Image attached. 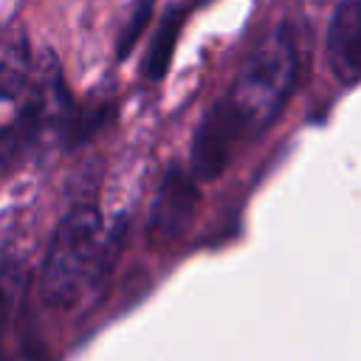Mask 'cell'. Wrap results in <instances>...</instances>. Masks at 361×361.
I'll return each mask as SVG.
<instances>
[{
	"label": "cell",
	"mask_w": 361,
	"mask_h": 361,
	"mask_svg": "<svg viewBox=\"0 0 361 361\" xmlns=\"http://www.w3.org/2000/svg\"><path fill=\"white\" fill-rule=\"evenodd\" d=\"M20 290H23V268L14 257H3L0 259V338L6 324L11 322Z\"/></svg>",
	"instance_id": "ba28073f"
},
{
	"label": "cell",
	"mask_w": 361,
	"mask_h": 361,
	"mask_svg": "<svg viewBox=\"0 0 361 361\" xmlns=\"http://www.w3.org/2000/svg\"><path fill=\"white\" fill-rule=\"evenodd\" d=\"M327 62L341 85L361 82V3L350 0L333 8L327 23Z\"/></svg>",
	"instance_id": "5b68a950"
},
{
	"label": "cell",
	"mask_w": 361,
	"mask_h": 361,
	"mask_svg": "<svg viewBox=\"0 0 361 361\" xmlns=\"http://www.w3.org/2000/svg\"><path fill=\"white\" fill-rule=\"evenodd\" d=\"M197 206V186L186 175L180 164H169L161 175L155 203L149 212V243L152 245H169L175 243L192 223Z\"/></svg>",
	"instance_id": "277c9868"
},
{
	"label": "cell",
	"mask_w": 361,
	"mask_h": 361,
	"mask_svg": "<svg viewBox=\"0 0 361 361\" xmlns=\"http://www.w3.org/2000/svg\"><path fill=\"white\" fill-rule=\"evenodd\" d=\"M68 90L59 62L45 51L31 73L25 102L17 116L0 127V172L23 164L51 133L68 121Z\"/></svg>",
	"instance_id": "3957f363"
},
{
	"label": "cell",
	"mask_w": 361,
	"mask_h": 361,
	"mask_svg": "<svg viewBox=\"0 0 361 361\" xmlns=\"http://www.w3.org/2000/svg\"><path fill=\"white\" fill-rule=\"evenodd\" d=\"M118 226L116 231H107L102 214L87 203L71 209L54 228L42 259V302L54 310H68L99 285L116 259L113 248H118Z\"/></svg>",
	"instance_id": "7a4b0ae2"
},
{
	"label": "cell",
	"mask_w": 361,
	"mask_h": 361,
	"mask_svg": "<svg viewBox=\"0 0 361 361\" xmlns=\"http://www.w3.org/2000/svg\"><path fill=\"white\" fill-rule=\"evenodd\" d=\"M34 62L28 48V34L23 23L11 20L0 28V102L23 96L31 85Z\"/></svg>",
	"instance_id": "8992f818"
},
{
	"label": "cell",
	"mask_w": 361,
	"mask_h": 361,
	"mask_svg": "<svg viewBox=\"0 0 361 361\" xmlns=\"http://www.w3.org/2000/svg\"><path fill=\"white\" fill-rule=\"evenodd\" d=\"M299 76V48L290 23L268 31L228 90L209 107L192 138V172L197 180H214L231 161L240 141L262 133L285 107Z\"/></svg>",
	"instance_id": "6da1fadb"
},
{
	"label": "cell",
	"mask_w": 361,
	"mask_h": 361,
	"mask_svg": "<svg viewBox=\"0 0 361 361\" xmlns=\"http://www.w3.org/2000/svg\"><path fill=\"white\" fill-rule=\"evenodd\" d=\"M183 17H186V8H180V6L166 8V14L161 17L158 31H155V37L149 42V51L144 56V76L147 79H161L166 73V65H169L172 51H175L178 31L183 25Z\"/></svg>",
	"instance_id": "52a82bcc"
},
{
	"label": "cell",
	"mask_w": 361,
	"mask_h": 361,
	"mask_svg": "<svg viewBox=\"0 0 361 361\" xmlns=\"http://www.w3.org/2000/svg\"><path fill=\"white\" fill-rule=\"evenodd\" d=\"M149 14H152V3H144V6L133 8L127 25L121 28V34H118V39H116V54H118V59H124V56L133 51V45H135V39L141 37V31H144Z\"/></svg>",
	"instance_id": "9c48e42d"
}]
</instances>
